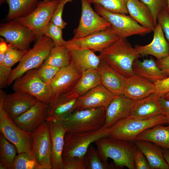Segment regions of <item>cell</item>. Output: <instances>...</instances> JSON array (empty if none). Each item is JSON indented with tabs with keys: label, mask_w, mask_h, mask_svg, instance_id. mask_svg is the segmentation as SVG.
<instances>
[{
	"label": "cell",
	"mask_w": 169,
	"mask_h": 169,
	"mask_svg": "<svg viewBox=\"0 0 169 169\" xmlns=\"http://www.w3.org/2000/svg\"><path fill=\"white\" fill-rule=\"evenodd\" d=\"M99 56L118 72L128 78L135 74V60L142 56L127 38H120L100 53Z\"/></svg>",
	"instance_id": "obj_1"
},
{
	"label": "cell",
	"mask_w": 169,
	"mask_h": 169,
	"mask_svg": "<svg viewBox=\"0 0 169 169\" xmlns=\"http://www.w3.org/2000/svg\"><path fill=\"white\" fill-rule=\"evenodd\" d=\"M95 143L103 159H111L116 167L135 169L134 156L137 147L134 142L105 137Z\"/></svg>",
	"instance_id": "obj_2"
},
{
	"label": "cell",
	"mask_w": 169,
	"mask_h": 169,
	"mask_svg": "<svg viewBox=\"0 0 169 169\" xmlns=\"http://www.w3.org/2000/svg\"><path fill=\"white\" fill-rule=\"evenodd\" d=\"M169 124V120L163 114L145 119L128 117L110 127L108 137L134 142L136 137L145 130L155 125Z\"/></svg>",
	"instance_id": "obj_3"
},
{
	"label": "cell",
	"mask_w": 169,
	"mask_h": 169,
	"mask_svg": "<svg viewBox=\"0 0 169 169\" xmlns=\"http://www.w3.org/2000/svg\"><path fill=\"white\" fill-rule=\"evenodd\" d=\"M55 46L49 37L44 35L40 37L33 47L24 54L18 65L12 70L7 85H10L27 71L39 68Z\"/></svg>",
	"instance_id": "obj_4"
},
{
	"label": "cell",
	"mask_w": 169,
	"mask_h": 169,
	"mask_svg": "<svg viewBox=\"0 0 169 169\" xmlns=\"http://www.w3.org/2000/svg\"><path fill=\"white\" fill-rule=\"evenodd\" d=\"M106 108L76 110L63 121L67 131L84 132L99 130L105 126Z\"/></svg>",
	"instance_id": "obj_5"
},
{
	"label": "cell",
	"mask_w": 169,
	"mask_h": 169,
	"mask_svg": "<svg viewBox=\"0 0 169 169\" xmlns=\"http://www.w3.org/2000/svg\"><path fill=\"white\" fill-rule=\"evenodd\" d=\"M109 128L105 126L94 131L84 132L67 131L64 136L62 153L63 160L84 156L91 144L99 139L108 136Z\"/></svg>",
	"instance_id": "obj_6"
},
{
	"label": "cell",
	"mask_w": 169,
	"mask_h": 169,
	"mask_svg": "<svg viewBox=\"0 0 169 169\" xmlns=\"http://www.w3.org/2000/svg\"><path fill=\"white\" fill-rule=\"evenodd\" d=\"M94 9L110 23L112 31L120 38H127L134 35L143 36L152 32L127 14L110 12L98 4H95Z\"/></svg>",
	"instance_id": "obj_7"
},
{
	"label": "cell",
	"mask_w": 169,
	"mask_h": 169,
	"mask_svg": "<svg viewBox=\"0 0 169 169\" xmlns=\"http://www.w3.org/2000/svg\"><path fill=\"white\" fill-rule=\"evenodd\" d=\"M12 87L14 91L28 93L38 101L48 104L54 99L52 87L40 79L37 69L30 70L17 79L14 81Z\"/></svg>",
	"instance_id": "obj_8"
},
{
	"label": "cell",
	"mask_w": 169,
	"mask_h": 169,
	"mask_svg": "<svg viewBox=\"0 0 169 169\" xmlns=\"http://www.w3.org/2000/svg\"><path fill=\"white\" fill-rule=\"evenodd\" d=\"M4 92H0V133L16 147L18 153L26 152L32 154L29 132L17 125L4 109L3 105Z\"/></svg>",
	"instance_id": "obj_9"
},
{
	"label": "cell",
	"mask_w": 169,
	"mask_h": 169,
	"mask_svg": "<svg viewBox=\"0 0 169 169\" xmlns=\"http://www.w3.org/2000/svg\"><path fill=\"white\" fill-rule=\"evenodd\" d=\"M29 133L32 153L37 161L44 169H52L51 140L49 122H44Z\"/></svg>",
	"instance_id": "obj_10"
},
{
	"label": "cell",
	"mask_w": 169,
	"mask_h": 169,
	"mask_svg": "<svg viewBox=\"0 0 169 169\" xmlns=\"http://www.w3.org/2000/svg\"><path fill=\"white\" fill-rule=\"evenodd\" d=\"M59 1V0H52L46 3L40 1L37 7L30 14L13 20L31 30L37 39L43 35L42 31L50 21Z\"/></svg>",
	"instance_id": "obj_11"
},
{
	"label": "cell",
	"mask_w": 169,
	"mask_h": 169,
	"mask_svg": "<svg viewBox=\"0 0 169 169\" xmlns=\"http://www.w3.org/2000/svg\"><path fill=\"white\" fill-rule=\"evenodd\" d=\"M81 13L77 27L74 31L72 38L78 39L111 27L103 17L94 11L88 0H81Z\"/></svg>",
	"instance_id": "obj_12"
},
{
	"label": "cell",
	"mask_w": 169,
	"mask_h": 169,
	"mask_svg": "<svg viewBox=\"0 0 169 169\" xmlns=\"http://www.w3.org/2000/svg\"><path fill=\"white\" fill-rule=\"evenodd\" d=\"M119 38L110 27L82 38H72L64 46L69 50L87 49L100 53Z\"/></svg>",
	"instance_id": "obj_13"
},
{
	"label": "cell",
	"mask_w": 169,
	"mask_h": 169,
	"mask_svg": "<svg viewBox=\"0 0 169 169\" xmlns=\"http://www.w3.org/2000/svg\"><path fill=\"white\" fill-rule=\"evenodd\" d=\"M0 35L13 47L25 52L30 49V43L37 40L31 30L14 20L1 24Z\"/></svg>",
	"instance_id": "obj_14"
},
{
	"label": "cell",
	"mask_w": 169,
	"mask_h": 169,
	"mask_svg": "<svg viewBox=\"0 0 169 169\" xmlns=\"http://www.w3.org/2000/svg\"><path fill=\"white\" fill-rule=\"evenodd\" d=\"M79 95L72 90L63 93L49 105L47 120L63 122L76 110Z\"/></svg>",
	"instance_id": "obj_15"
},
{
	"label": "cell",
	"mask_w": 169,
	"mask_h": 169,
	"mask_svg": "<svg viewBox=\"0 0 169 169\" xmlns=\"http://www.w3.org/2000/svg\"><path fill=\"white\" fill-rule=\"evenodd\" d=\"M49 105L38 101L25 112L13 120L23 130L30 132L46 121Z\"/></svg>",
	"instance_id": "obj_16"
},
{
	"label": "cell",
	"mask_w": 169,
	"mask_h": 169,
	"mask_svg": "<svg viewBox=\"0 0 169 169\" xmlns=\"http://www.w3.org/2000/svg\"><path fill=\"white\" fill-rule=\"evenodd\" d=\"M81 75L82 73L71 63L60 69L49 84L54 92L52 101L60 95L72 90Z\"/></svg>",
	"instance_id": "obj_17"
},
{
	"label": "cell",
	"mask_w": 169,
	"mask_h": 169,
	"mask_svg": "<svg viewBox=\"0 0 169 169\" xmlns=\"http://www.w3.org/2000/svg\"><path fill=\"white\" fill-rule=\"evenodd\" d=\"M37 101L31 95L19 91L8 94L4 93L3 96V107L12 120L25 112Z\"/></svg>",
	"instance_id": "obj_18"
},
{
	"label": "cell",
	"mask_w": 169,
	"mask_h": 169,
	"mask_svg": "<svg viewBox=\"0 0 169 169\" xmlns=\"http://www.w3.org/2000/svg\"><path fill=\"white\" fill-rule=\"evenodd\" d=\"M116 96L100 84L79 96L76 110L106 108Z\"/></svg>",
	"instance_id": "obj_19"
},
{
	"label": "cell",
	"mask_w": 169,
	"mask_h": 169,
	"mask_svg": "<svg viewBox=\"0 0 169 169\" xmlns=\"http://www.w3.org/2000/svg\"><path fill=\"white\" fill-rule=\"evenodd\" d=\"M51 140V162L52 169H63L62 153L64 136L67 132L62 122H49Z\"/></svg>",
	"instance_id": "obj_20"
},
{
	"label": "cell",
	"mask_w": 169,
	"mask_h": 169,
	"mask_svg": "<svg viewBox=\"0 0 169 169\" xmlns=\"http://www.w3.org/2000/svg\"><path fill=\"white\" fill-rule=\"evenodd\" d=\"M155 92L154 83L135 74L126 78L123 94L135 101L148 97Z\"/></svg>",
	"instance_id": "obj_21"
},
{
	"label": "cell",
	"mask_w": 169,
	"mask_h": 169,
	"mask_svg": "<svg viewBox=\"0 0 169 169\" xmlns=\"http://www.w3.org/2000/svg\"><path fill=\"white\" fill-rule=\"evenodd\" d=\"M134 101L123 94L116 95L106 108L105 126L110 128L120 120L129 117Z\"/></svg>",
	"instance_id": "obj_22"
},
{
	"label": "cell",
	"mask_w": 169,
	"mask_h": 169,
	"mask_svg": "<svg viewBox=\"0 0 169 169\" xmlns=\"http://www.w3.org/2000/svg\"><path fill=\"white\" fill-rule=\"evenodd\" d=\"M153 32V38L150 44L145 45L136 44L135 48L142 56L149 55L158 59L169 55V43L159 24L157 23Z\"/></svg>",
	"instance_id": "obj_23"
},
{
	"label": "cell",
	"mask_w": 169,
	"mask_h": 169,
	"mask_svg": "<svg viewBox=\"0 0 169 169\" xmlns=\"http://www.w3.org/2000/svg\"><path fill=\"white\" fill-rule=\"evenodd\" d=\"M97 69L103 86L115 95L123 94L127 77L118 72L102 59Z\"/></svg>",
	"instance_id": "obj_24"
},
{
	"label": "cell",
	"mask_w": 169,
	"mask_h": 169,
	"mask_svg": "<svg viewBox=\"0 0 169 169\" xmlns=\"http://www.w3.org/2000/svg\"><path fill=\"white\" fill-rule=\"evenodd\" d=\"M159 97L154 93L135 100L129 117L145 119L164 113L159 101Z\"/></svg>",
	"instance_id": "obj_25"
},
{
	"label": "cell",
	"mask_w": 169,
	"mask_h": 169,
	"mask_svg": "<svg viewBox=\"0 0 169 169\" xmlns=\"http://www.w3.org/2000/svg\"><path fill=\"white\" fill-rule=\"evenodd\" d=\"M134 143L144 154L151 169H169L162 148L148 141L135 140Z\"/></svg>",
	"instance_id": "obj_26"
},
{
	"label": "cell",
	"mask_w": 169,
	"mask_h": 169,
	"mask_svg": "<svg viewBox=\"0 0 169 169\" xmlns=\"http://www.w3.org/2000/svg\"><path fill=\"white\" fill-rule=\"evenodd\" d=\"M70 62L82 73L88 69H98L101 58L94 52L89 49H74L69 50Z\"/></svg>",
	"instance_id": "obj_27"
},
{
	"label": "cell",
	"mask_w": 169,
	"mask_h": 169,
	"mask_svg": "<svg viewBox=\"0 0 169 169\" xmlns=\"http://www.w3.org/2000/svg\"><path fill=\"white\" fill-rule=\"evenodd\" d=\"M126 7L130 16L140 24L153 31L156 26L151 13L139 0H127Z\"/></svg>",
	"instance_id": "obj_28"
},
{
	"label": "cell",
	"mask_w": 169,
	"mask_h": 169,
	"mask_svg": "<svg viewBox=\"0 0 169 169\" xmlns=\"http://www.w3.org/2000/svg\"><path fill=\"white\" fill-rule=\"evenodd\" d=\"M133 69L135 74L155 83L167 76L157 66L156 60L153 58L141 61L136 59L133 62Z\"/></svg>",
	"instance_id": "obj_29"
},
{
	"label": "cell",
	"mask_w": 169,
	"mask_h": 169,
	"mask_svg": "<svg viewBox=\"0 0 169 169\" xmlns=\"http://www.w3.org/2000/svg\"><path fill=\"white\" fill-rule=\"evenodd\" d=\"M167 126L158 124L140 133L136 140L151 142L163 148L169 149V124Z\"/></svg>",
	"instance_id": "obj_30"
},
{
	"label": "cell",
	"mask_w": 169,
	"mask_h": 169,
	"mask_svg": "<svg viewBox=\"0 0 169 169\" xmlns=\"http://www.w3.org/2000/svg\"><path fill=\"white\" fill-rule=\"evenodd\" d=\"M8 4L9 10L7 19L12 20L25 17L37 7L38 0H5Z\"/></svg>",
	"instance_id": "obj_31"
},
{
	"label": "cell",
	"mask_w": 169,
	"mask_h": 169,
	"mask_svg": "<svg viewBox=\"0 0 169 169\" xmlns=\"http://www.w3.org/2000/svg\"><path fill=\"white\" fill-rule=\"evenodd\" d=\"M100 84V76L98 69H89L82 73L80 79L72 90L81 96Z\"/></svg>",
	"instance_id": "obj_32"
},
{
	"label": "cell",
	"mask_w": 169,
	"mask_h": 169,
	"mask_svg": "<svg viewBox=\"0 0 169 169\" xmlns=\"http://www.w3.org/2000/svg\"><path fill=\"white\" fill-rule=\"evenodd\" d=\"M18 153L16 146L0 134V169H12Z\"/></svg>",
	"instance_id": "obj_33"
},
{
	"label": "cell",
	"mask_w": 169,
	"mask_h": 169,
	"mask_svg": "<svg viewBox=\"0 0 169 169\" xmlns=\"http://www.w3.org/2000/svg\"><path fill=\"white\" fill-rule=\"evenodd\" d=\"M70 62L69 49L64 46H55L43 63L61 69L69 65Z\"/></svg>",
	"instance_id": "obj_34"
},
{
	"label": "cell",
	"mask_w": 169,
	"mask_h": 169,
	"mask_svg": "<svg viewBox=\"0 0 169 169\" xmlns=\"http://www.w3.org/2000/svg\"><path fill=\"white\" fill-rule=\"evenodd\" d=\"M84 156L86 169H113L116 167L115 165L110 164L107 161L103 159L92 144L89 147Z\"/></svg>",
	"instance_id": "obj_35"
},
{
	"label": "cell",
	"mask_w": 169,
	"mask_h": 169,
	"mask_svg": "<svg viewBox=\"0 0 169 169\" xmlns=\"http://www.w3.org/2000/svg\"><path fill=\"white\" fill-rule=\"evenodd\" d=\"M12 169H44L37 161L32 154L26 152L18 153Z\"/></svg>",
	"instance_id": "obj_36"
},
{
	"label": "cell",
	"mask_w": 169,
	"mask_h": 169,
	"mask_svg": "<svg viewBox=\"0 0 169 169\" xmlns=\"http://www.w3.org/2000/svg\"><path fill=\"white\" fill-rule=\"evenodd\" d=\"M91 3L102 6L110 12L128 15L127 0H88Z\"/></svg>",
	"instance_id": "obj_37"
},
{
	"label": "cell",
	"mask_w": 169,
	"mask_h": 169,
	"mask_svg": "<svg viewBox=\"0 0 169 169\" xmlns=\"http://www.w3.org/2000/svg\"><path fill=\"white\" fill-rule=\"evenodd\" d=\"M42 34L50 38L55 46H64L66 42L63 38L62 29L50 21L43 29Z\"/></svg>",
	"instance_id": "obj_38"
},
{
	"label": "cell",
	"mask_w": 169,
	"mask_h": 169,
	"mask_svg": "<svg viewBox=\"0 0 169 169\" xmlns=\"http://www.w3.org/2000/svg\"><path fill=\"white\" fill-rule=\"evenodd\" d=\"M8 48L6 52L3 61L5 66L11 69L14 64L20 62L24 54L27 52L13 47L8 44Z\"/></svg>",
	"instance_id": "obj_39"
},
{
	"label": "cell",
	"mask_w": 169,
	"mask_h": 169,
	"mask_svg": "<svg viewBox=\"0 0 169 169\" xmlns=\"http://www.w3.org/2000/svg\"><path fill=\"white\" fill-rule=\"evenodd\" d=\"M144 4L151 11L155 26L157 24V18L159 13L166 8L167 0H139Z\"/></svg>",
	"instance_id": "obj_40"
},
{
	"label": "cell",
	"mask_w": 169,
	"mask_h": 169,
	"mask_svg": "<svg viewBox=\"0 0 169 169\" xmlns=\"http://www.w3.org/2000/svg\"><path fill=\"white\" fill-rule=\"evenodd\" d=\"M60 69L43 63L37 69V72L40 79L45 83L49 84Z\"/></svg>",
	"instance_id": "obj_41"
},
{
	"label": "cell",
	"mask_w": 169,
	"mask_h": 169,
	"mask_svg": "<svg viewBox=\"0 0 169 169\" xmlns=\"http://www.w3.org/2000/svg\"><path fill=\"white\" fill-rule=\"evenodd\" d=\"M64 0H59L50 20V22L62 30L65 28L67 25L66 23L63 20L62 18V13L65 4Z\"/></svg>",
	"instance_id": "obj_42"
},
{
	"label": "cell",
	"mask_w": 169,
	"mask_h": 169,
	"mask_svg": "<svg viewBox=\"0 0 169 169\" xmlns=\"http://www.w3.org/2000/svg\"><path fill=\"white\" fill-rule=\"evenodd\" d=\"M63 169H86L85 156L63 160Z\"/></svg>",
	"instance_id": "obj_43"
},
{
	"label": "cell",
	"mask_w": 169,
	"mask_h": 169,
	"mask_svg": "<svg viewBox=\"0 0 169 169\" xmlns=\"http://www.w3.org/2000/svg\"><path fill=\"white\" fill-rule=\"evenodd\" d=\"M6 52L0 51V87H4L7 85V82L9 75L11 72V69L5 66L3 61Z\"/></svg>",
	"instance_id": "obj_44"
},
{
	"label": "cell",
	"mask_w": 169,
	"mask_h": 169,
	"mask_svg": "<svg viewBox=\"0 0 169 169\" xmlns=\"http://www.w3.org/2000/svg\"><path fill=\"white\" fill-rule=\"evenodd\" d=\"M157 23L161 26L167 40L169 41V14L166 8L161 10L158 14Z\"/></svg>",
	"instance_id": "obj_45"
},
{
	"label": "cell",
	"mask_w": 169,
	"mask_h": 169,
	"mask_svg": "<svg viewBox=\"0 0 169 169\" xmlns=\"http://www.w3.org/2000/svg\"><path fill=\"white\" fill-rule=\"evenodd\" d=\"M134 162L135 169H151L145 156L137 147L134 156Z\"/></svg>",
	"instance_id": "obj_46"
},
{
	"label": "cell",
	"mask_w": 169,
	"mask_h": 169,
	"mask_svg": "<svg viewBox=\"0 0 169 169\" xmlns=\"http://www.w3.org/2000/svg\"><path fill=\"white\" fill-rule=\"evenodd\" d=\"M154 83L155 85L154 94L159 97L169 92V76Z\"/></svg>",
	"instance_id": "obj_47"
},
{
	"label": "cell",
	"mask_w": 169,
	"mask_h": 169,
	"mask_svg": "<svg viewBox=\"0 0 169 169\" xmlns=\"http://www.w3.org/2000/svg\"><path fill=\"white\" fill-rule=\"evenodd\" d=\"M158 67L167 77L169 76V55L156 60Z\"/></svg>",
	"instance_id": "obj_48"
},
{
	"label": "cell",
	"mask_w": 169,
	"mask_h": 169,
	"mask_svg": "<svg viewBox=\"0 0 169 169\" xmlns=\"http://www.w3.org/2000/svg\"><path fill=\"white\" fill-rule=\"evenodd\" d=\"M159 101L164 114L169 120V100L166 99L162 96L159 97Z\"/></svg>",
	"instance_id": "obj_49"
},
{
	"label": "cell",
	"mask_w": 169,
	"mask_h": 169,
	"mask_svg": "<svg viewBox=\"0 0 169 169\" xmlns=\"http://www.w3.org/2000/svg\"><path fill=\"white\" fill-rule=\"evenodd\" d=\"M8 45L6 42L3 38H1L0 42V51L6 52L8 48Z\"/></svg>",
	"instance_id": "obj_50"
},
{
	"label": "cell",
	"mask_w": 169,
	"mask_h": 169,
	"mask_svg": "<svg viewBox=\"0 0 169 169\" xmlns=\"http://www.w3.org/2000/svg\"><path fill=\"white\" fill-rule=\"evenodd\" d=\"M164 159L169 168V149L162 148Z\"/></svg>",
	"instance_id": "obj_51"
},
{
	"label": "cell",
	"mask_w": 169,
	"mask_h": 169,
	"mask_svg": "<svg viewBox=\"0 0 169 169\" xmlns=\"http://www.w3.org/2000/svg\"><path fill=\"white\" fill-rule=\"evenodd\" d=\"M163 96L166 99L169 100V92Z\"/></svg>",
	"instance_id": "obj_52"
},
{
	"label": "cell",
	"mask_w": 169,
	"mask_h": 169,
	"mask_svg": "<svg viewBox=\"0 0 169 169\" xmlns=\"http://www.w3.org/2000/svg\"><path fill=\"white\" fill-rule=\"evenodd\" d=\"M73 0H64V3L65 4L66 3L68 2H71Z\"/></svg>",
	"instance_id": "obj_53"
},
{
	"label": "cell",
	"mask_w": 169,
	"mask_h": 169,
	"mask_svg": "<svg viewBox=\"0 0 169 169\" xmlns=\"http://www.w3.org/2000/svg\"><path fill=\"white\" fill-rule=\"evenodd\" d=\"M52 0H43V1L44 2H48L52 1Z\"/></svg>",
	"instance_id": "obj_54"
},
{
	"label": "cell",
	"mask_w": 169,
	"mask_h": 169,
	"mask_svg": "<svg viewBox=\"0 0 169 169\" xmlns=\"http://www.w3.org/2000/svg\"><path fill=\"white\" fill-rule=\"evenodd\" d=\"M167 0V8H169V0Z\"/></svg>",
	"instance_id": "obj_55"
},
{
	"label": "cell",
	"mask_w": 169,
	"mask_h": 169,
	"mask_svg": "<svg viewBox=\"0 0 169 169\" xmlns=\"http://www.w3.org/2000/svg\"><path fill=\"white\" fill-rule=\"evenodd\" d=\"M166 11L169 14V8H166Z\"/></svg>",
	"instance_id": "obj_56"
},
{
	"label": "cell",
	"mask_w": 169,
	"mask_h": 169,
	"mask_svg": "<svg viewBox=\"0 0 169 169\" xmlns=\"http://www.w3.org/2000/svg\"><path fill=\"white\" fill-rule=\"evenodd\" d=\"M5 1V0H0V3H2Z\"/></svg>",
	"instance_id": "obj_57"
}]
</instances>
